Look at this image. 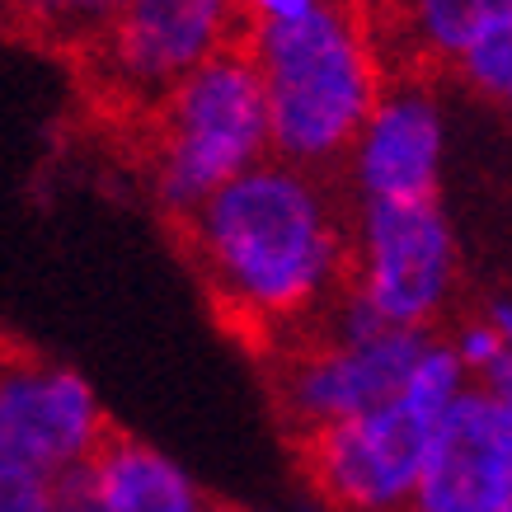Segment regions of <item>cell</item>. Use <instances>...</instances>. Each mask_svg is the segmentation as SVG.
Listing matches in <instances>:
<instances>
[{"label": "cell", "instance_id": "obj_1", "mask_svg": "<svg viewBox=\"0 0 512 512\" xmlns=\"http://www.w3.org/2000/svg\"><path fill=\"white\" fill-rule=\"evenodd\" d=\"M179 226L217 311L268 353L301 339L348 287L353 207L334 174L268 156Z\"/></svg>", "mask_w": 512, "mask_h": 512}, {"label": "cell", "instance_id": "obj_2", "mask_svg": "<svg viewBox=\"0 0 512 512\" xmlns=\"http://www.w3.org/2000/svg\"><path fill=\"white\" fill-rule=\"evenodd\" d=\"M273 127V156L315 174H339L395 62L367 0H329L287 24L245 33Z\"/></svg>", "mask_w": 512, "mask_h": 512}, {"label": "cell", "instance_id": "obj_3", "mask_svg": "<svg viewBox=\"0 0 512 512\" xmlns=\"http://www.w3.org/2000/svg\"><path fill=\"white\" fill-rule=\"evenodd\" d=\"M273 156V127L259 66L245 43L184 76L146 113V188L170 221Z\"/></svg>", "mask_w": 512, "mask_h": 512}, {"label": "cell", "instance_id": "obj_4", "mask_svg": "<svg viewBox=\"0 0 512 512\" xmlns=\"http://www.w3.org/2000/svg\"><path fill=\"white\" fill-rule=\"evenodd\" d=\"M348 287L390 329L433 334L461 287V240L442 198L353 202Z\"/></svg>", "mask_w": 512, "mask_h": 512}, {"label": "cell", "instance_id": "obj_5", "mask_svg": "<svg viewBox=\"0 0 512 512\" xmlns=\"http://www.w3.org/2000/svg\"><path fill=\"white\" fill-rule=\"evenodd\" d=\"M245 43L235 0H127L80 57L109 104L151 113L198 66Z\"/></svg>", "mask_w": 512, "mask_h": 512}, {"label": "cell", "instance_id": "obj_6", "mask_svg": "<svg viewBox=\"0 0 512 512\" xmlns=\"http://www.w3.org/2000/svg\"><path fill=\"white\" fill-rule=\"evenodd\" d=\"M428 339L433 334L423 329H386L376 339L339 343L306 329L301 339L273 348V400L287 428L306 437L390 404Z\"/></svg>", "mask_w": 512, "mask_h": 512}, {"label": "cell", "instance_id": "obj_7", "mask_svg": "<svg viewBox=\"0 0 512 512\" xmlns=\"http://www.w3.org/2000/svg\"><path fill=\"white\" fill-rule=\"evenodd\" d=\"M433 433V414L395 395L372 414L296 437V451L329 512H404Z\"/></svg>", "mask_w": 512, "mask_h": 512}, {"label": "cell", "instance_id": "obj_8", "mask_svg": "<svg viewBox=\"0 0 512 512\" xmlns=\"http://www.w3.org/2000/svg\"><path fill=\"white\" fill-rule=\"evenodd\" d=\"M451 123L433 76L395 71L339 165L348 202H428L442 198Z\"/></svg>", "mask_w": 512, "mask_h": 512}, {"label": "cell", "instance_id": "obj_9", "mask_svg": "<svg viewBox=\"0 0 512 512\" xmlns=\"http://www.w3.org/2000/svg\"><path fill=\"white\" fill-rule=\"evenodd\" d=\"M109 433L90 381L29 353L0 357V456L38 475L90 461Z\"/></svg>", "mask_w": 512, "mask_h": 512}, {"label": "cell", "instance_id": "obj_10", "mask_svg": "<svg viewBox=\"0 0 512 512\" xmlns=\"http://www.w3.org/2000/svg\"><path fill=\"white\" fill-rule=\"evenodd\" d=\"M512 503V419L475 381L437 419L409 512H503Z\"/></svg>", "mask_w": 512, "mask_h": 512}, {"label": "cell", "instance_id": "obj_11", "mask_svg": "<svg viewBox=\"0 0 512 512\" xmlns=\"http://www.w3.org/2000/svg\"><path fill=\"white\" fill-rule=\"evenodd\" d=\"M395 71H451L489 19L512 10V0H367Z\"/></svg>", "mask_w": 512, "mask_h": 512}, {"label": "cell", "instance_id": "obj_12", "mask_svg": "<svg viewBox=\"0 0 512 512\" xmlns=\"http://www.w3.org/2000/svg\"><path fill=\"white\" fill-rule=\"evenodd\" d=\"M99 489L109 498V512H202L207 498L188 480L184 466H174L165 451L132 433H104L90 456Z\"/></svg>", "mask_w": 512, "mask_h": 512}, {"label": "cell", "instance_id": "obj_13", "mask_svg": "<svg viewBox=\"0 0 512 512\" xmlns=\"http://www.w3.org/2000/svg\"><path fill=\"white\" fill-rule=\"evenodd\" d=\"M123 5L127 0H10V19L47 38V43L85 52L118 19Z\"/></svg>", "mask_w": 512, "mask_h": 512}, {"label": "cell", "instance_id": "obj_14", "mask_svg": "<svg viewBox=\"0 0 512 512\" xmlns=\"http://www.w3.org/2000/svg\"><path fill=\"white\" fill-rule=\"evenodd\" d=\"M451 76L461 80L475 99H489V104L512 113V10H503L498 19L484 24L480 38L456 57Z\"/></svg>", "mask_w": 512, "mask_h": 512}, {"label": "cell", "instance_id": "obj_15", "mask_svg": "<svg viewBox=\"0 0 512 512\" xmlns=\"http://www.w3.org/2000/svg\"><path fill=\"white\" fill-rule=\"evenodd\" d=\"M447 343H451V353L461 357V367H466V376L475 381V376L484 372V367H494L498 357L508 353L503 348V339H498V329H494V320L489 315H466L461 325L447 334Z\"/></svg>", "mask_w": 512, "mask_h": 512}, {"label": "cell", "instance_id": "obj_16", "mask_svg": "<svg viewBox=\"0 0 512 512\" xmlns=\"http://www.w3.org/2000/svg\"><path fill=\"white\" fill-rule=\"evenodd\" d=\"M47 512H109V498L99 489V475H94L90 461H76V466L52 475Z\"/></svg>", "mask_w": 512, "mask_h": 512}, {"label": "cell", "instance_id": "obj_17", "mask_svg": "<svg viewBox=\"0 0 512 512\" xmlns=\"http://www.w3.org/2000/svg\"><path fill=\"white\" fill-rule=\"evenodd\" d=\"M47 498H52V475L0 456V512H47Z\"/></svg>", "mask_w": 512, "mask_h": 512}, {"label": "cell", "instance_id": "obj_18", "mask_svg": "<svg viewBox=\"0 0 512 512\" xmlns=\"http://www.w3.org/2000/svg\"><path fill=\"white\" fill-rule=\"evenodd\" d=\"M329 0H235V10L245 19V33L249 29H264V24H287V19H301L320 10Z\"/></svg>", "mask_w": 512, "mask_h": 512}, {"label": "cell", "instance_id": "obj_19", "mask_svg": "<svg viewBox=\"0 0 512 512\" xmlns=\"http://www.w3.org/2000/svg\"><path fill=\"white\" fill-rule=\"evenodd\" d=\"M475 386H480L484 395H489V400L512 419V353H503L494 367H484V372L475 376Z\"/></svg>", "mask_w": 512, "mask_h": 512}, {"label": "cell", "instance_id": "obj_20", "mask_svg": "<svg viewBox=\"0 0 512 512\" xmlns=\"http://www.w3.org/2000/svg\"><path fill=\"white\" fill-rule=\"evenodd\" d=\"M484 315L494 320L498 339H503V348L512 353V301H508V296H498V301H489V306H484Z\"/></svg>", "mask_w": 512, "mask_h": 512}, {"label": "cell", "instance_id": "obj_21", "mask_svg": "<svg viewBox=\"0 0 512 512\" xmlns=\"http://www.w3.org/2000/svg\"><path fill=\"white\" fill-rule=\"evenodd\" d=\"M202 512H249V508H240V503H207Z\"/></svg>", "mask_w": 512, "mask_h": 512}, {"label": "cell", "instance_id": "obj_22", "mask_svg": "<svg viewBox=\"0 0 512 512\" xmlns=\"http://www.w3.org/2000/svg\"><path fill=\"white\" fill-rule=\"evenodd\" d=\"M5 19H10V0H0V24H5Z\"/></svg>", "mask_w": 512, "mask_h": 512}]
</instances>
